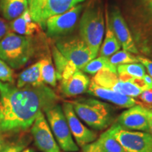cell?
<instances>
[{
    "label": "cell",
    "instance_id": "3",
    "mask_svg": "<svg viewBox=\"0 0 152 152\" xmlns=\"http://www.w3.org/2000/svg\"><path fill=\"white\" fill-rule=\"evenodd\" d=\"M76 115L94 130L109 127L115 119V110L109 104L93 98H79L70 101Z\"/></svg>",
    "mask_w": 152,
    "mask_h": 152
},
{
    "label": "cell",
    "instance_id": "8",
    "mask_svg": "<svg viewBox=\"0 0 152 152\" xmlns=\"http://www.w3.org/2000/svg\"><path fill=\"white\" fill-rule=\"evenodd\" d=\"M56 47L61 54L79 70L95 57L81 37L72 36L61 38L56 42Z\"/></svg>",
    "mask_w": 152,
    "mask_h": 152
},
{
    "label": "cell",
    "instance_id": "30",
    "mask_svg": "<svg viewBox=\"0 0 152 152\" xmlns=\"http://www.w3.org/2000/svg\"><path fill=\"white\" fill-rule=\"evenodd\" d=\"M137 97L140 101H137V104H140L147 109H152V90H144Z\"/></svg>",
    "mask_w": 152,
    "mask_h": 152
},
{
    "label": "cell",
    "instance_id": "31",
    "mask_svg": "<svg viewBox=\"0 0 152 152\" xmlns=\"http://www.w3.org/2000/svg\"><path fill=\"white\" fill-rule=\"evenodd\" d=\"M137 58L139 62L144 66L145 70H147L149 75L152 77V60L143 56H137Z\"/></svg>",
    "mask_w": 152,
    "mask_h": 152
},
{
    "label": "cell",
    "instance_id": "16",
    "mask_svg": "<svg viewBox=\"0 0 152 152\" xmlns=\"http://www.w3.org/2000/svg\"><path fill=\"white\" fill-rule=\"evenodd\" d=\"M87 92L88 94L92 95L95 97L109 102V103L121 108H128H128L137 104V101L132 97L101 87L99 85H96L92 80L90 82Z\"/></svg>",
    "mask_w": 152,
    "mask_h": 152
},
{
    "label": "cell",
    "instance_id": "13",
    "mask_svg": "<svg viewBox=\"0 0 152 152\" xmlns=\"http://www.w3.org/2000/svg\"><path fill=\"white\" fill-rule=\"evenodd\" d=\"M62 109L67 121L68 127L79 147H83L87 144L95 141L97 134L83 124L80 119L76 115L72 104L68 102L63 104Z\"/></svg>",
    "mask_w": 152,
    "mask_h": 152
},
{
    "label": "cell",
    "instance_id": "27",
    "mask_svg": "<svg viewBox=\"0 0 152 152\" xmlns=\"http://www.w3.org/2000/svg\"><path fill=\"white\" fill-rule=\"evenodd\" d=\"M52 55L54 61L55 67H56L57 80H60L62 73L67 68L70 61H68L65 57L63 56L56 47H53Z\"/></svg>",
    "mask_w": 152,
    "mask_h": 152
},
{
    "label": "cell",
    "instance_id": "22",
    "mask_svg": "<svg viewBox=\"0 0 152 152\" xmlns=\"http://www.w3.org/2000/svg\"><path fill=\"white\" fill-rule=\"evenodd\" d=\"M106 37L104 39L103 45H102V49L100 51V56L107 57L109 58L112 56L119 49H121V44L119 43L118 40L115 37V34L112 30V28L110 25V22L109 20V15L108 12L106 13Z\"/></svg>",
    "mask_w": 152,
    "mask_h": 152
},
{
    "label": "cell",
    "instance_id": "20",
    "mask_svg": "<svg viewBox=\"0 0 152 152\" xmlns=\"http://www.w3.org/2000/svg\"><path fill=\"white\" fill-rule=\"evenodd\" d=\"M28 9V0H0V14L8 20H13Z\"/></svg>",
    "mask_w": 152,
    "mask_h": 152
},
{
    "label": "cell",
    "instance_id": "26",
    "mask_svg": "<svg viewBox=\"0 0 152 152\" xmlns=\"http://www.w3.org/2000/svg\"><path fill=\"white\" fill-rule=\"evenodd\" d=\"M109 61L112 65L116 66V67L121 64L139 63L137 56H134V55L131 54L130 52L125 50L118 51L115 54L109 57Z\"/></svg>",
    "mask_w": 152,
    "mask_h": 152
},
{
    "label": "cell",
    "instance_id": "37",
    "mask_svg": "<svg viewBox=\"0 0 152 152\" xmlns=\"http://www.w3.org/2000/svg\"><path fill=\"white\" fill-rule=\"evenodd\" d=\"M142 1H152V0H142Z\"/></svg>",
    "mask_w": 152,
    "mask_h": 152
},
{
    "label": "cell",
    "instance_id": "34",
    "mask_svg": "<svg viewBox=\"0 0 152 152\" xmlns=\"http://www.w3.org/2000/svg\"><path fill=\"white\" fill-rule=\"evenodd\" d=\"M146 113H147L148 122H149V133L152 137V109H147L146 108Z\"/></svg>",
    "mask_w": 152,
    "mask_h": 152
},
{
    "label": "cell",
    "instance_id": "23",
    "mask_svg": "<svg viewBox=\"0 0 152 152\" xmlns=\"http://www.w3.org/2000/svg\"><path fill=\"white\" fill-rule=\"evenodd\" d=\"M102 70H107L114 73H117L116 66L112 65L109 62V58L104 56H100L97 58L91 60L83 68L82 71L90 75H95Z\"/></svg>",
    "mask_w": 152,
    "mask_h": 152
},
{
    "label": "cell",
    "instance_id": "19",
    "mask_svg": "<svg viewBox=\"0 0 152 152\" xmlns=\"http://www.w3.org/2000/svg\"><path fill=\"white\" fill-rule=\"evenodd\" d=\"M9 30L20 35L31 36L39 30V25L32 19L29 9L9 23Z\"/></svg>",
    "mask_w": 152,
    "mask_h": 152
},
{
    "label": "cell",
    "instance_id": "5",
    "mask_svg": "<svg viewBox=\"0 0 152 152\" xmlns=\"http://www.w3.org/2000/svg\"><path fill=\"white\" fill-rule=\"evenodd\" d=\"M35 53V45L30 36L9 32L0 40V59L14 69L26 65Z\"/></svg>",
    "mask_w": 152,
    "mask_h": 152
},
{
    "label": "cell",
    "instance_id": "33",
    "mask_svg": "<svg viewBox=\"0 0 152 152\" xmlns=\"http://www.w3.org/2000/svg\"><path fill=\"white\" fill-rule=\"evenodd\" d=\"M7 137L8 134L0 132V151L10 142L7 139Z\"/></svg>",
    "mask_w": 152,
    "mask_h": 152
},
{
    "label": "cell",
    "instance_id": "29",
    "mask_svg": "<svg viewBox=\"0 0 152 152\" xmlns=\"http://www.w3.org/2000/svg\"><path fill=\"white\" fill-rule=\"evenodd\" d=\"M27 145L28 141L26 139L10 142L0 152H21Z\"/></svg>",
    "mask_w": 152,
    "mask_h": 152
},
{
    "label": "cell",
    "instance_id": "9",
    "mask_svg": "<svg viewBox=\"0 0 152 152\" xmlns=\"http://www.w3.org/2000/svg\"><path fill=\"white\" fill-rule=\"evenodd\" d=\"M108 130L125 152H152V137L149 132L125 130L115 123Z\"/></svg>",
    "mask_w": 152,
    "mask_h": 152
},
{
    "label": "cell",
    "instance_id": "2",
    "mask_svg": "<svg viewBox=\"0 0 152 152\" xmlns=\"http://www.w3.org/2000/svg\"><path fill=\"white\" fill-rule=\"evenodd\" d=\"M128 12L138 52L152 58V1L134 0Z\"/></svg>",
    "mask_w": 152,
    "mask_h": 152
},
{
    "label": "cell",
    "instance_id": "10",
    "mask_svg": "<svg viewBox=\"0 0 152 152\" xmlns=\"http://www.w3.org/2000/svg\"><path fill=\"white\" fill-rule=\"evenodd\" d=\"M79 4L63 14L52 16L47 20L45 28L49 37H61L73 31L83 10Z\"/></svg>",
    "mask_w": 152,
    "mask_h": 152
},
{
    "label": "cell",
    "instance_id": "25",
    "mask_svg": "<svg viewBox=\"0 0 152 152\" xmlns=\"http://www.w3.org/2000/svg\"><path fill=\"white\" fill-rule=\"evenodd\" d=\"M117 74H126L134 77L142 78L146 74V70L142 64H121L117 66Z\"/></svg>",
    "mask_w": 152,
    "mask_h": 152
},
{
    "label": "cell",
    "instance_id": "36",
    "mask_svg": "<svg viewBox=\"0 0 152 152\" xmlns=\"http://www.w3.org/2000/svg\"><path fill=\"white\" fill-rule=\"evenodd\" d=\"M21 152H35V150L32 148H27V149H25L23 150Z\"/></svg>",
    "mask_w": 152,
    "mask_h": 152
},
{
    "label": "cell",
    "instance_id": "18",
    "mask_svg": "<svg viewBox=\"0 0 152 152\" xmlns=\"http://www.w3.org/2000/svg\"><path fill=\"white\" fill-rule=\"evenodd\" d=\"M81 148L83 152H125L119 142L108 130L95 141Z\"/></svg>",
    "mask_w": 152,
    "mask_h": 152
},
{
    "label": "cell",
    "instance_id": "14",
    "mask_svg": "<svg viewBox=\"0 0 152 152\" xmlns=\"http://www.w3.org/2000/svg\"><path fill=\"white\" fill-rule=\"evenodd\" d=\"M115 123L127 130L146 132L149 131L146 108L140 104H136L123 111L118 117Z\"/></svg>",
    "mask_w": 152,
    "mask_h": 152
},
{
    "label": "cell",
    "instance_id": "12",
    "mask_svg": "<svg viewBox=\"0 0 152 152\" xmlns=\"http://www.w3.org/2000/svg\"><path fill=\"white\" fill-rule=\"evenodd\" d=\"M31 134L38 149L42 152H61L49 123L43 113L39 114L32 125Z\"/></svg>",
    "mask_w": 152,
    "mask_h": 152
},
{
    "label": "cell",
    "instance_id": "1",
    "mask_svg": "<svg viewBox=\"0 0 152 152\" xmlns=\"http://www.w3.org/2000/svg\"><path fill=\"white\" fill-rule=\"evenodd\" d=\"M58 101L54 91L45 84L18 87L0 83V132L11 134L27 130L39 114Z\"/></svg>",
    "mask_w": 152,
    "mask_h": 152
},
{
    "label": "cell",
    "instance_id": "28",
    "mask_svg": "<svg viewBox=\"0 0 152 152\" xmlns=\"http://www.w3.org/2000/svg\"><path fill=\"white\" fill-rule=\"evenodd\" d=\"M0 83H14V72L12 68L0 59Z\"/></svg>",
    "mask_w": 152,
    "mask_h": 152
},
{
    "label": "cell",
    "instance_id": "6",
    "mask_svg": "<svg viewBox=\"0 0 152 152\" xmlns=\"http://www.w3.org/2000/svg\"><path fill=\"white\" fill-rule=\"evenodd\" d=\"M44 113L61 149L66 152L78 151L79 148L74 142L61 106L56 104L45 110Z\"/></svg>",
    "mask_w": 152,
    "mask_h": 152
},
{
    "label": "cell",
    "instance_id": "15",
    "mask_svg": "<svg viewBox=\"0 0 152 152\" xmlns=\"http://www.w3.org/2000/svg\"><path fill=\"white\" fill-rule=\"evenodd\" d=\"M109 22L112 30L123 47V50L132 54H139L128 24L118 7H114L112 8Z\"/></svg>",
    "mask_w": 152,
    "mask_h": 152
},
{
    "label": "cell",
    "instance_id": "17",
    "mask_svg": "<svg viewBox=\"0 0 152 152\" xmlns=\"http://www.w3.org/2000/svg\"><path fill=\"white\" fill-rule=\"evenodd\" d=\"M90 83L88 76L77 69L67 79L60 80V91L68 97L75 96L87 92Z\"/></svg>",
    "mask_w": 152,
    "mask_h": 152
},
{
    "label": "cell",
    "instance_id": "4",
    "mask_svg": "<svg viewBox=\"0 0 152 152\" xmlns=\"http://www.w3.org/2000/svg\"><path fill=\"white\" fill-rule=\"evenodd\" d=\"M104 33V20L100 0H92L82 15L80 34L94 57L100 49Z\"/></svg>",
    "mask_w": 152,
    "mask_h": 152
},
{
    "label": "cell",
    "instance_id": "24",
    "mask_svg": "<svg viewBox=\"0 0 152 152\" xmlns=\"http://www.w3.org/2000/svg\"><path fill=\"white\" fill-rule=\"evenodd\" d=\"M41 64V76L44 83H46L52 87L56 86V72L52 58L49 56L43 58L40 61Z\"/></svg>",
    "mask_w": 152,
    "mask_h": 152
},
{
    "label": "cell",
    "instance_id": "7",
    "mask_svg": "<svg viewBox=\"0 0 152 152\" xmlns=\"http://www.w3.org/2000/svg\"><path fill=\"white\" fill-rule=\"evenodd\" d=\"M85 0H28L31 18L38 25L45 28L50 17L66 12Z\"/></svg>",
    "mask_w": 152,
    "mask_h": 152
},
{
    "label": "cell",
    "instance_id": "21",
    "mask_svg": "<svg viewBox=\"0 0 152 152\" xmlns=\"http://www.w3.org/2000/svg\"><path fill=\"white\" fill-rule=\"evenodd\" d=\"M45 83H43L41 76L40 61H38L19 74L16 86L18 87L39 86Z\"/></svg>",
    "mask_w": 152,
    "mask_h": 152
},
{
    "label": "cell",
    "instance_id": "35",
    "mask_svg": "<svg viewBox=\"0 0 152 152\" xmlns=\"http://www.w3.org/2000/svg\"><path fill=\"white\" fill-rule=\"evenodd\" d=\"M142 79L143 80L144 83H145L146 86L147 87V88L150 89V90H152V77L149 75H147L145 74L143 77H142Z\"/></svg>",
    "mask_w": 152,
    "mask_h": 152
},
{
    "label": "cell",
    "instance_id": "32",
    "mask_svg": "<svg viewBox=\"0 0 152 152\" xmlns=\"http://www.w3.org/2000/svg\"><path fill=\"white\" fill-rule=\"evenodd\" d=\"M9 32V23L0 17V40Z\"/></svg>",
    "mask_w": 152,
    "mask_h": 152
},
{
    "label": "cell",
    "instance_id": "11",
    "mask_svg": "<svg viewBox=\"0 0 152 152\" xmlns=\"http://www.w3.org/2000/svg\"><path fill=\"white\" fill-rule=\"evenodd\" d=\"M92 80L101 87L132 98L137 97L144 91L143 89L132 82L121 80L117 73L107 70L99 71L95 74Z\"/></svg>",
    "mask_w": 152,
    "mask_h": 152
}]
</instances>
